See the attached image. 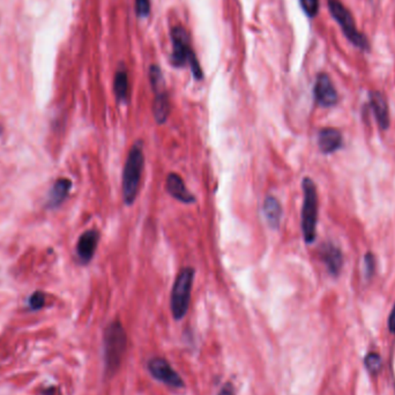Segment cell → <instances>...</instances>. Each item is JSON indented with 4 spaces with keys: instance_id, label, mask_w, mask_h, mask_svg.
<instances>
[{
    "instance_id": "ac0fdd59",
    "label": "cell",
    "mask_w": 395,
    "mask_h": 395,
    "mask_svg": "<svg viewBox=\"0 0 395 395\" xmlns=\"http://www.w3.org/2000/svg\"><path fill=\"white\" fill-rule=\"evenodd\" d=\"M150 85H152V88H153L155 94L161 93V92H164V90H165L163 74H162V72H161L160 68L156 66V65L150 66Z\"/></svg>"
},
{
    "instance_id": "d6986e66",
    "label": "cell",
    "mask_w": 395,
    "mask_h": 395,
    "mask_svg": "<svg viewBox=\"0 0 395 395\" xmlns=\"http://www.w3.org/2000/svg\"><path fill=\"white\" fill-rule=\"evenodd\" d=\"M364 365L367 367V370L370 372L372 376L379 374L383 367V360H381V355L378 353L367 354L365 358H364Z\"/></svg>"
},
{
    "instance_id": "30bf717a",
    "label": "cell",
    "mask_w": 395,
    "mask_h": 395,
    "mask_svg": "<svg viewBox=\"0 0 395 395\" xmlns=\"http://www.w3.org/2000/svg\"><path fill=\"white\" fill-rule=\"evenodd\" d=\"M97 243H99V232L97 230H88L80 236L77 245V254L81 263H88L93 259L97 249Z\"/></svg>"
},
{
    "instance_id": "d4e9b609",
    "label": "cell",
    "mask_w": 395,
    "mask_h": 395,
    "mask_svg": "<svg viewBox=\"0 0 395 395\" xmlns=\"http://www.w3.org/2000/svg\"><path fill=\"white\" fill-rule=\"evenodd\" d=\"M388 330H389L392 334H395V304L393 306V309H392L389 318H388Z\"/></svg>"
},
{
    "instance_id": "484cf974",
    "label": "cell",
    "mask_w": 395,
    "mask_h": 395,
    "mask_svg": "<svg viewBox=\"0 0 395 395\" xmlns=\"http://www.w3.org/2000/svg\"><path fill=\"white\" fill-rule=\"evenodd\" d=\"M0 132H1V128H0Z\"/></svg>"
},
{
    "instance_id": "7402d4cb",
    "label": "cell",
    "mask_w": 395,
    "mask_h": 395,
    "mask_svg": "<svg viewBox=\"0 0 395 395\" xmlns=\"http://www.w3.org/2000/svg\"><path fill=\"white\" fill-rule=\"evenodd\" d=\"M44 304H45V296H44L43 292H35V294H32V297L29 298V306L32 307V310H39V309H42Z\"/></svg>"
},
{
    "instance_id": "5bb4252c",
    "label": "cell",
    "mask_w": 395,
    "mask_h": 395,
    "mask_svg": "<svg viewBox=\"0 0 395 395\" xmlns=\"http://www.w3.org/2000/svg\"><path fill=\"white\" fill-rule=\"evenodd\" d=\"M263 212L268 225L278 229L282 219V207L278 200L274 196H267L263 201Z\"/></svg>"
},
{
    "instance_id": "ffe728a7",
    "label": "cell",
    "mask_w": 395,
    "mask_h": 395,
    "mask_svg": "<svg viewBox=\"0 0 395 395\" xmlns=\"http://www.w3.org/2000/svg\"><path fill=\"white\" fill-rule=\"evenodd\" d=\"M303 11L310 18H314L319 12V0H299Z\"/></svg>"
},
{
    "instance_id": "e0dca14e",
    "label": "cell",
    "mask_w": 395,
    "mask_h": 395,
    "mask_svg": "<svg viewBox=\"0 0 395 395\" xmlns=\"http://www.w3.org/2000/svg\"><path fill=\"white\" fill-rule=\"evenodd\" d=\"M114 90L118 101L124 102L128 99V78L125 70H119L114 75Z\"/></svg>"
},
{
    "instance_id": "603a6c76",
    "label": "cell",
    "mask_w": 395,
    "mask_h": 395,
    "mask_svg": "<svg viewBox=\"0 0 395 395\" xmlns=\"http://www.w3.org/2000/svg\"><path fill=\"white\" fill-rule=\"evenodd\" d=\"M136 12L140 17H147L150 12V0H136Z\"/></svg>"
},
{
    "instance_id": "5b68a950",
    "label": "cell",
    "mask_w": 395,
    "mask_h": 395,
    "mask_svg": "<svg viewBox=\"0 0 395 395\" xmlns=\"http://www.w3.org/2000/svg\"><path fill=\"white\" fill-rule=\"evenodd\" d=\"M194 270L191 267L183 268L174 281V288L171 292V312L176 321H181L185 317L189 310L191 292H192Z\"/></svg>"
},
{
    "instance_id": "277c9868",
    "label": "cell",
    "mask_w": 395,
    "mask_h": 395,
    "mask_svg": "<svg viewBox=\"0 0 395 395\" xmlns=\"http://www.w3.org/2000/svg\"><path fill=\"white\" fill-rule=\"evenodd\" d=\"M328 10L335 21L341 27L342 32L349 42L353 43L355 47L362 51L370 50V43L364 34L357 29L356 23L352 13L345 8L338 0H328Z\"/></svg>"
},
{
    "instance_id": "52a82bcc",
    "label": "cell",
    "mask_w": 395,
    "mask_h": 395,
    "mask_svg": "<svg viewBox=\"0 0 395 395\" xmlns=\"http://www.w3.org/2000/svg\"><path fill=\"white\" fill-rule=\"evenodd\" d=\"M148 371L156 381L174 388L184 387V381L167 361L161 357H154L148 362Z\"/></svg>"
},
{
    "instance_id": "3957f363",
    "label": "cell",
    "mask_w": 395,
    "mask_h": 395,
    "mask_svg": "<svg viewBox=\"0 0 395 395\" xmlns=\"http://www.w3.org/2000/svg\"><path fill=\"white\" fill-rule=\"evenodd\" d=\"M304 201L302 208V232L306 244H312L317 237L318 193L312 179H303Z\"/></svg>"
},
{
    "instance_id": "9c48e42d",
    "label": "cell",
    "mask_w": 395,
    "mask_h": 395,
    "mask_svg": "<svg viewBox=\"0 0 395 395\" xmlns=\"http://www.w3.org/2000/svg\"><path fill=\"white\" fill-rule=\"evenodd\" d=\"M319 256L327 268L328 273L333 276H338L343 266V256H342L341 250L334 244L325 243L319 249Z\"/></svg>"
},
{
    "instance_id": "2e32d148",
    "label": "cell",
    "mask_w": 395,
    "mask_h": 395,
    "mask_svg": "<svg viewBox=\"0 0 395 395\" xmlns=\"http://www.w3.org/2000/svg\"><path fill=\"white\" fill-rule=\"evenodd\" d=\"M154 116L159 124H164L170 114V102L167 92L156 94L153 105Z\"/></svg>"
},
{
    "instance_id": "8992f818",
    "label": "cell",
    "mask_w": 395,
    "mask_h": 395,
    "mask_svg": "<svg viewBox=\"0 0 395 395\" xmlns=\"http://www.w3.org/2000/svg\"><path fill=\"white\" fill-rule=\"evenodd\" d=\"M172 39V54H171V63L176 68H183L190 61V58L194 54L190 47V39L185 29L182 27H176L171 32Z\"/></svg>"
},
{
    "instance_id": "4fadbf2b",
    "label": "cell",
    "mask_w": 395,
    "mask_h": 395,
    "mask_svg": "<svg viewBox=\"0 0 395 395\" xmlns=\"http://www.w3.org/2000/svg\"><path fill=\"white\" fill-rule=\"evenodd\" d=\"M167 191L171 196H174V199L179 200L181 203H192L196 201L194 196L186 189L182 177L174 172L168 174Z\"/></svg>"
},
{
    "instance_id": "8fae6325",
    "label": "cell",
    "mask_w": 395,
    "mask_h": 395,
    "mask_svg": "<svg viewBox=\"0 0 395 395\" xmlns=\"http://www.w3.org/2000/svg\"><path fill=\"white\" fill-rule=\"evenodd\" d=\"M370 107L374 111V117L377 119L378 125L381 130H387L389 128V111H388L387 102L381 92L372 90L369 93Z\"/></svg>"
},
{
    "instance_id": "7a4b0ae2",
    "label": "cell",
    "mask_w": 395,
    "mask_h": 395,
    "mask_svg": "<svg viewBox=\"0 0 395 395\" xmlns=\"http://www.w3.org/2000/svg\"><path fill=\"white\" fill-rule=\"evenodd\" d=\"M128 336L119 321H114L104 332V363L109 376L117 372L125 355Z\"/></svg>"
},
{
    "instance_id": "9a60e30c",
    "label": "cell",
    "mask_w": 395,
    "mask_h": 395,
    "mask_svg": "<svg viewBox=\"0 0 395 395\" xmlns=\"http://www.w3.org/2000/svg\"><path fill=\"white\" fill-rule=\"evenodd\" d=\"M72 183L68 179H59L56 181L48 199V206L58 207L64 203L68 198V193L71 191Z\"/></svg>"
},
{
    "instance_id": "cb8c5ba5",
    "label": "cell",
    "mask_w": 395,
    "mask_h": 395,
    "mask_svg": "<svg viewBox=\"0 0 395 395\" xmlns=\"http://www.w3.org/2000/svg\"><path fill=\"white\" fill-rule=\"evenodd\" d=\"M217 395H235L234 385L232 383H227V384L223 385V387L221 388V391L219 392Z\"/></svg>"
},
{
    "instance_id": "7c38bea8",
    "label": "cell",
    "mask_w": 395,
    "mask_h": 395,
    "mask_svg": "<svg viewBox=\"0 0 395 395\" xmlns=\"http://www.w3.org/2000/svg\"><path fill=\"white\" fill-rule=\"evenodd\" d=\"M342 146L341 132L333 128H323L318 134V147L321 153L332 154Z\"/></svg>"
},
{
    "instance_id": "ba28073f",
    "label": "cell",
    "mask_w": 395,
    "mask_h": 395,
    "mask_svg": "<svg viewBox=\"0 0 395 395\" xmlns=\"http://www.w3.org/2000/svg\"><path fill=\"white\" fill-rule=\"evenodd\" d=\"M314 99L321 107H334L338 103V97L331 79L326 73H321L316 79L314 88Z\"/></svg>"
},
{
    "instance_id": "44dd1931",
    "label": "cell",
    "mask_w": 395,
    "mask_h": 395,
    "mask_svg": "<svg viewBox=\"0 0 395 395\" xmlns=\"http://www.w3.org/2000/svg\"><path fill=\"white\" fill-rule=\"evenodd\" d=\"M364 270H365V276L367 278H372L376 271V258L371 252H367L364 258Z\"/></svg>"
},
{
    "instance_id": "6da1fadb",
    "label": "cell",
    "mask_w": 395,
    "mask_h": 395,
    "mask_svg": "<svg viewBox=\"0 0 395 395\" xmlns=\"http://www.w3.org/2000/svg\"><path fill=\"white\" fill-rule=\"evenodd\" d=\"M143 164H145V155H143V143L136 141L130 150L123 171V198L128 206L136 201L139 192Z\"/></svg>"
}]
</instances>
